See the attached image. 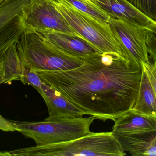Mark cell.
Wrapping results in <instances>:
<instances>
[{
    "mask_svg": "<svg viewBox=\"0 0 156 156\" xmlns=\"http://www.w3.org/2000/svg\"><path fill=\"white\" fill-rule=\"evenodd\" d=\"M32 71L85 114L105 122L132 110L142 68L116 54L99 53L70 70Z\"/></svg>",
    "mask_w": 156,
    "mask_h": 156,
    "instance_id": "1",
    "label": "cell"
},
{
    "mask_svg": "<svg viewBox=\"0 0 156 156\" xmlns=\"http://www.w3.org/2000/svg\"><path fill=\"white\" fill-rule=\"evenodd\" d=\"M16 45L24 66L29 70L66 71L80 67L85 60L59 50L29 27H25Z\"/></svg>",
    "mask_w": 156,
    "mask_h": 156,
    "instance_id": "2",
    "label": "cell"
},
{
    "mask_svg": "<svg viewBox=\"0 0 156 156\" xmlns=\"http://www.w3.org/2000/svg\"><path fill=\"white\" fill-rule=\"evenodd\" d=\"M10 156L126 155L112 132L90 134L71 141L9 151Z\"/></svg>",
    "mask_w": 156,
    "mask_h": 156,
    "instance_id": "3",
    "label": "cell"
},
{
    "mask_svg": "<svg viewBox=\"0 0 156 156\" xmlns=\"http://www.w3.org/2000/svg\"><path fill=\"white\" fill-rule=\"evenodd\" d=\"M50 1L69 25L102 53L116 54L131 61L108 23L79 11L65 0Z\"/></svg>",
    "mask_w": 156,
    "mask_h": 156,
    "instance_id": "4",
    "label": "cell"
},
{
    "mask_svg": "<svg viewBox=\"0 0 156 156\" xmlns=\"http://www.w3.org/2000/svg\"><path fill=\"white\" fill-rule=\"evenodd\" d=\"M94 116L74 118H47L41 122H14L18 132L31 138L36 146H44L71 141L91 132Z\"/></svg>",
    "mask_w": 156,
    "mask_h": 156,
    "instance_id": "5",
    "label": "cell"
},
{
    "mask_svg": "<svg viewBox=\"0 0 156 156\" xmlns=\"http://www.w3.org/2000/svg\"><path fill=\"white\" fill-rule=\"evenodd\" d=\"M114 122L112 132L125 152L133 156H145L156 136V118L130 110Z\"/></svg>",
    "mask_w": 156,
    "mask_h": 156,
    "instance_id": "6",
    "label": "cell"
},
{
    "mask_svg": "<svg viewBox=\"0 0 156 156\" xmlns=\"http://www.w3.org/2000/svg\"><path fill=\"white\" fill-rule=\"evenodd\" d=\"M24 11L25 27L36 31L54 30L83 38L69 25L50 0H30Z\"/></svg>",
    "mask_w": 156,
    "mask_h": 156,
    "instance_id": "7",
    "label": "cell"
},
{
    "mask_svg": "<svg viewBox=\"0 0 156 156\" xmlns=\"http://www.w3.org/2000/svg\"><path fill=\"white\" fill-rule=\"evenodd\" d=\"M108 23L131 62L140 67L143 63L150 62L146 45L144 27L111 17Z\"/></svg>",
    "mask_w": 156,
    "mask_h": 156,
    "instance_id": "8",
    "label": "cell"
},
{
    "mask_svg": "<svg viewBox=\"0 0 156 156\" xmlns=\"http://www.w3.org/2000/svg\"><path fill=\"white\" fill-rule=\"evenodd\" d=\"M30 0H5L0 5V56L16 44L25 28L24 8Z\"/></svg>",
    "mask_w": 156,
    "mask_h": 156,
    "instance_id": "9",
    "label": "cell"
},
{
    "mask_svg": "<svg viewBox=\"0 0 156 156\" xmlns=\"http://www.w3.org/2000/svg\"><path fill=\"white\" fill-rule=\"evenodd\" d=\"M36 31L54 46L71 56L87 59L102 53L86 39L77 36L54 30Z\"/></svg>",
    "mask_w": 156,
    "mask_h": 156,
    "instance_id": "10",
    "label": "cell"
},
{
    "mask_svg": "<svg viewBox=\"0 0 156 156\" xmlns=\"http://www.w3.org/2000/svg\"><path fill=\"white\" fill-rule=\"evenodd\" d=\"M35 89L43 97L46 104L49 114L48 118H79L85 114L83 111L42 81Z\"/></svg>",
    "mask_w": 156,
    "mask_h": 156,
    "instance_id": "11",
    "label": "cell"
},
{
    "mask_svg": "<svg viewBox=\"0 0 156 156\" xmlns=\"http://www.w3.org/2000/svg\"><path fill=\"white\" fill-rule=\"evenodd\" d=\"M110 17L121 19L143 27L154 21L146 16L126 0H91Z\"/></svg>",
    "mask_w": 156,
    "mask_h": 156,
    "instance_id": "12",
    "label": "cell"
},
{
    "mask_svg": "<svg viewBox=\"0 0 156 156\" xmlns=\"http://www.w3.org/2000/svg\"><path fill=\"white\" fill-rule=\"evenodd\" d=\"M12 45L0 56V75L4 83L20 80L24 83L28 70L24 66L16 48Z\"/></svg>",
    "mask_w": 156,
    "mask_h": 156,
    "instance_id": "13",
    "label": "cell"
},
{
    "mask_svg": "<svg viewBox=\"0 0 156 156\" xmlns=\"http://www.w3.org/2000/svg\"><path fill=\"white\" fill-rule=\"evenodd\" d=\"M138 95L131 111L140 115L156 118V96L144 68Z\"/></svg>",
    "mask_w": 156,
    "mask_h": 156,
    "instance_id": "14",
    "label": "cell"
},
{
    "mask_svg": "<svg viewBox=\"0 0 156 156\" xmlns=\"http://www.w3.org/2000/svg\"><path fill=\"white\" fill-rule=\"evenodd\" d=\"M73 7L100 21L107 22L110 16L91 0H65Z\"/></svg>",
    "mask_w": 156,
    "mask_h": 156,
    "instance_id": "15",
    "label": "cell"
},
{
    "mask_svg": "<svg viewBox=\"0 0 156 156\" xmlns=\"http://www.w3.org/2000/svg\"><path fill=\"white\" fill-rule=\"evenodd\" d=\"M154 22L156 21V0H126Z\"/></svg>",
    "mask_w": 156,
    "mask_h": 156,
    "instance_id": "16",
    "label": "cell"
},
{
    "mask_svg": "<svg viewBox=\"0 0 156 156\" xmlns=\"http://www.w3.org/2000/svg\"><path fill=\"white\" fill-rule=\"evenodd\" d=\"M146 45L150 57L156 61V23L154 22L147 27H144Z\"/></svg>",
    "mask_w": 156,
    "mask_h": 156,
    "instance_id": "17",
    "label": "cell"
},
{
    "mask_svg": "<svg viewBox=\"0 0 156 156\" xmlns=\"http://www.w3.org/2000/svg\"><path fill=\"white\" fill-rule=\"evenodd\" d=\"M142 67L145 71L156 96V61L153 64L143 63Z\"/></svg>",
    "mask_w": 156,
    "mask_h": 156,
    "instance_id": "18",
    "label": "cell"
},
{
    "mask_svg": "<svg viewBox=\"0 0 156 156\" xmlns=\"http://www.w3.org/2000/svg\"><path fill=\"white\" fill-rule=\"evenodd\" d=\"M0 130L4 132H18L16 127L13 121H9L4 118L0 114Z\"/></svg>",
    "mask_w": 156,
    "mask_h": 156,
    "instance_id": "19",
    "label": "cell"
},
{
    "mask_svg": "<svg viewBox=\"0 0 156 156\" xmlns=\"http://www.w3.org/2000/svg\"><path fill=\"white\" fill-rule=\"evenodd\" d=\"M0 156H10L8 152H0Z\"/></svg>",
    "mask_w": 156,
    "mask_h": 156,
    "instance_id": "20",
    "label": "cell"
},
{
    "mask_svg": "<svg viewBox=\"0 0 156 156\" xmlns=\"http://www.w3.org/2000/svg\"><path fill=\"white\" fill-rule=\"evenodd\" d=\"M2 83H4V82L3 79L2 78L1 75H0V85L2 84Z\"/></svg>",
    "mask_w": 156,
    "mask_h": 156,
    "instance_id": "21",
    "label": "cell"
},
{
    "mask_svg": "<svg viewBox=\"0 0 156 156\" xmlns=\"http://www.w3.org/2000/svg\"><path fill=\"white\" fill-rule=\"evenodd\" d=\"M5 1V0H0V5H1Z\"/></svg>",
    "mask_w": 156,
    "mask_h": 156,
    "instance_id": "22",
    "label": "cell"
},
{
    "mask_svg": "<svg viewBox=\"0 0 156 156\" xmlns=\"http://www.w3.org/2000/svg\"></svg>",
    "mask_w": 156,
    "mask_h": 156,
    "instance_id": "23",
    "label": "cell"
}]
</instances>
